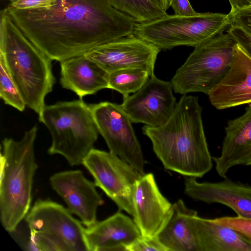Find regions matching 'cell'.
<instances>
[{"label": "cell", "instance_id": "obj_25", "mask_svg": "<svg viewBox=\"0 0 251 251\" xmlns=\"http://www.w3.org/2000/svg\"><path fill=\"white\" fill-rule=\"evenodd\" d=\"M212 220L220 225L228 227L235 230L251 243V218L239 216H224L212 219Z\"/></svg>", "mask_w": 251, "mask_h": 251}, {"label": "cell", "instance_id": "obj_27", "mask_svg": "<svg viewBox=\"0 0 251 251\" xmlns=\"http://www.w3.org/2000/svg\"><path fill=\"white\" fill-rule=\"evenodd\" d=\"M230 26L239 27L251 35V6L229 14Z\"/></svg>", "mask_w": 251, "mask_h": 251}, {"label": "cell", "instance_id": "obj_19", "mask_svg": "<svg viewBox=\"0 0 251 251\" xmlns=\"http://www.w3.org/2000/svg\"><path fill=\"white\" fill-rule=\"evenodd\" d=\"M60 83L80 98L108 89L109 73L84 54L60 62Z\"/></svg>", "mask_w": 251, "mask_h": 251}, {"label": "cell", "instance_id": "obj_13", "mask_svg": "<svg viewBox=\"0 0 251 251\" xmlns=\"http://www.w3.org/2000/svg\"><path fill=\"white\" fill-rule=\"evenodd\" d=\"M52 189L63 200L67 208L88 227L98 220L97 212L104 201L94 182L88 179L82 171L69 170L56 173L50 178Z\"/></svg>", "mask_w": 251, "mask_h": 251}, {"label": "cell", "instance_id": "obj_20", "mask_svg": "<svg viewBox=\"0 0 251 251\" xmlns=\"http://www.w3.org/2000/svg\"><path fill=\"white\" fill-rule=\"evenodd\" d=\"M197 214L181 200L173 204L167 221L156 236L167 251H199L192 223Z\"/></svg>", "mask_w": 251, "mask_h": 251}, {"label": "cell", "instance_id": "obj_22", "mask_svg": "<svg viewBox=\"0 0 251 251\" xmlns=\"http://www.w3.org/2000/svg\"><path fill=\"white\" fill-rule=\"evenodd\" d=\"M149 72L142 68H128L109 74L108 89L120 93L125 99L138 91L149 79Z\"/></svg>", "mask_w": 251, "mask_h": 251}, {"label": "cell", "instance_id": "obj_2", "mask_svg": "<svg viewBox=\"0 0 251 251\" xmlns=\"http://www.w3.org/2000/svg\"><path fill=\"white\" fill-rule=\"evenodd\" d=\"M199 99L182 95L163 125L142 128L164 167L186 176L202 177L212 168Z\"/></svg>", "mask_w": 251, "mask_h": 251}, {"label": "cell", "instance_id": "obj_16", "mask_svg": "<svg viewBox=\"0 0 251 251\" xmlns=\"http://www.w3.org/2000/svg\"><path fill=\"white\" fill-rule=\"evenodd\" d=\"M186 176L184 193L193 200L218 203L232 209L237 216L251 218V186L227 177L217 182H199Z\"/></svg>", "mask_w": 251, "mask_h": 251}, {"label": "cell", "instance_id": "obj_23", "mask_svg": "<svg viewBox=\"0 0 251 251\" xmlns=\"http://www.w3.org/2000/svg\"><path fill=\"white\" fill-rule=\"evenodd\" d=\"M115 9L131 17L136 23L164 17L167 12L149 0H107Z\"/></svg>", "mask_w": 251, "mask_h": 251}, {"label": "cell", "instance_id": "obj_7", "mask_svg": "<svg viewBox=\"0 0 251 251\" xmlns=\"http://www.w3.org/2000/svg\"><path fill=\"white\" fill-rule=\"evenodd\" d=\"M236 42L228 33H220L195 47L171 79L174 91L208 95L228 71Z\"/></svg>", "mask_w": 251, "mask_h": 251}, {"label": "cell", "instance_id": "obj_24", "mask_svg": "<svg viewBox=\"0 0 251 251\" xmlns=\"http://www.w3.org/2000/svg\"><path fill=\"white\" fill-rule=\"evenodd\" d=\"M0 97L4 103L23 112L26 104L0 56Z\"/></svg>", "mask_w": 251, "mask_h": 251}, {"label": "cell", "instance_id": "obj_8", "mask_svg": "<svg viewBox=\"0 0 251 251\" xmlns=\"http://www.w3.org/2000/svg\"><path fill=\"white\" fill-rule=\"evenodd\" d=\"M25 221L33 250L88 251L81 221L67 208L50 200L38 199L31 206Z\"/></svg>", "mask_w": 251, "mask_h": 251}, {"label": "cell", "instance_id": "obj_32", "mask_svg": "<svg viewBox=\"0 0 251 251\" xmlns=\"http://www.w3.org/2000/svg\"><path fill=\"white\" fill-rule=\"evenodd\" d=\"M151 2L166 11L170 7V0H149Z\"/></svg>", "mask_w": 251, "mask_h": 251}, {"label": "cell", "instance_id": "obj_21", "mask_svg": "<svg viewBox=\"0 0 251 251\" xmlns=\"http://www.w3.org/2000/svg\"><path fill=\"white\" fill-rule=\"evenodd\" d=\"M192 223L199 251H251V243L235 230L212 219L193 217Z\"/></svg>", "mask_w": 251, "mask_h": 251}, {"label": "cell", "instance_id": "obj_10", "mask_svg": "<svg viewBox=\"0 0 251 251\" xmlns=\"http://www.w3.org/2000/svg\"><path fill=\"white\" fill-rule=\"evenodd\" d=\"M99 132L109 151L144 175V159L132 122L120 105L109 101L89 104Z\"/></svg>", "mask_w": 251, "mask_h": 251}, {"label": "cell", "instance_id": "obj_12", "mask_svg": "<svg viewBox=\"0 0 251 251\" xmlns=\"http://www.w3.org/2000/svg\"><path fill=\"white\" fill-rule=\"evenodd\" d=\"M160 50L134 35H127L97 47L84 55L108 73L128 68L147 70L154 75L157 56Z\"/></svg>", "mask_w": 251, "mask_h": 251}, {"label": "cell", "instance_id": "obj_18", "mask_svg": "<svg viewBox=\"0 0 251 251\" xmlns=\"http://www.w3.org/2000/svg\"><path fill=\"white\" fill-rule=\"evenodd\" d=\"M225 132L221 155L212 157L217 174L224 178L234 166H251V104L243 115L228 122Z\"/></svg>", "mask_w": 251, "mask_h": 251}, {"label": "cell", "instance_id": "obj_33", "mask_svg": "<svg viewBox=\"0 0 251 251\" xmlns=\"http://www.w3.org/2000/svg\"><path fill=\"white\" fill-rule=\"evenodd\" d=\"M8 0L10 2H12V1H13L14 0Z\"/></svg>", "mask_w": 251, "mask_h": 251}, {"label": "cell", "instance_id": "obj_11", "mask_svg": "<svg viewBox=\"0 0 251 251\" xmlns=\"http://www.w3.org/2000/svg\"><path fill=\"white\" fill-rule=\"evenodd\" d=\"M173 90L171 82L154 75L138 91L123 99L120 106L132 123L159 126L168 120L175 108Z\"/></svg>", "mask_w": 251, "mask_h": 251}, {"label": "cell", "instance_id": "obj_5", "mask_svg": "<svg viewBox=\"0 0 251 251\" xmlns=\"http://www.w3.org/2000/svg\"><path fill=\"white\" fill-rule=\"evenodd\" d=\"M38 120L51 134L48 153L61 155L71 166L82 165L99 133L89 104L81 98L58 101L45 105Z\"/></svg>", "mask_w": 251, "mask_h": 251}, {"label": "cell", "instance_id": "obj_30", "mask_svg": "<svg viewBox=\"0 0 251 251\" xmlns=\"http://www.w3.org/2000/svg\"><path fill=\"white\" fill-rule=\"evenodd\" d=\"M170 6L176 15L191 16L198 13L193 9L188 0H170Z\"/></svg>", "mask_w": 251, "mask_h": 251}, {"label": "cell", "instance_id": "obj_29", "mask_svg": "<svg viewBox=\"0 0 251 251\" xmlns=\"http://www.w3.org/2000/svg\"><path fill=\"white\" fill-rule=\"evenodd\" d=\"M56 0H16L9 5L17 9H34L46 8L52 5Z\"/></svg>", "mask_w": 251, "mask_h": 251}, {"label": "cell", "instance_id": "obj_14", "mask_svg": "<svg viewBox=\"0 0 251 251\" xmlns=\"http://www.w3.org/2000/svg\"><path fill=\"white\" fill-rule=\"evenodd\" d=\"M133 220L142 236L155 237L167 221L172 205L160 191L151 173L140 176L132 196Z\"/></svg>", "mask_w": 251, "mask_h": 251}, {"label": "cell", "instance_id": "obj_1", "mask_svg": "<svg viewBox=\"0 0 251 251\" xmlns=\"http://www.w3.org/2000/svg\"><path fill=\"white\" fill-rule=\"evenodd\" d=\"M5 9L35 46L59 62L132 34L136 24L107 0H56L46 8Z\"/></svg>", "mask_w": 251, "mask_h": 251}, {"label": "cell", "instance_id": "obj_4", "mask_svg": "<svg viewBox=\"0 0 251 251\" xmlns=\"http://www.w3.org/2000/svg\"><path fill=\"white\" fill-rule=\"evenodd\" d=\"M36 125L17 141L6 137L0 157V220L8 232H14L31 208L33 178L38 168L34 143Z\"/></svg>", "mask_w": 251, "mask_h": 251}, {"label": "cell", "instance_id": "obj_31", "mask_svg": "<svg viewBox=\"0 0 251 251\" xmlns=\"http://www.w3.org/2000/svg\"><path fill=\"white\" fill-rule=\"evenodd\" d=\"M228 1L231 6L230 14L251 6V0H228Z\"/></svg>", "mask_w": 251, "mask_h": 251}, {"label": "cell", "instance_id": "obj_28", "mask_svg": "<svg viewBox=\"0 0 251 251\" xmlns=\"http://www.w3.org/2000/svg\"><path fill=\"white\" fill-rule=\"evenodd\" d=\"M227 33L251 57V35L239 27L229 26Z\"/></svg>", "mask_w": 251, "mask_h": 251}, {"label": "cell", "instance_id": "obj_6", "mask_svg": "<svg viewBox=\"0 0 251 251\" xmlns=\"http://www.w3.org/2000/svg\"><path fill=\"white\" fill-rule=\"evenodd\" d=\"M229 14L206 12L191 16H166L136 23L133 34L160 50L179 46L196 47L230 26Z\"/></svg>", "mask_w": 251, "mask_h": 251}, {"label": "cell", "instance_id": "obj_3", "mask_svg": "<svg viewBox=\"0 0 251 251\" xmlns=\"http://www.w3.org/2000/svg\"><path fill=\"white\" fill-rule=\"evenodd\" d=\"M0 56L26 105L40 115L55 83L52 60L27 38L5 8L0 13Z\"/></svg>", "mask_w": 251, "mask_h": 251}, {"label": "cell", "instance_id": "obj_34", "mask_svg": "<svg viewBox=\"0 0 251 251\" xmlns=\"http://www.w3.org/2000/svg\"></svg>", "mask_w": 251, "mask_h": 251}, {"label": "cell", "instance_id": "obj_9", "mask_svg": "<svg viewBox=\"0 0 251 251\" xmlns=\"http://www.w3.org/2000/svg\"><path fill=\"white\" fill-rule=\"evenodd\" d=\"M101 189L121 210L133 217L134 187L141 176L129 164L118 156L93 148L82 164Z\"/></svg>", "mask_w": 251, "mask_h": 251}, {"label": "cell", "instance_id": "obj_15", "mask_svg": "<svg viewBox=\"0 0 251 251\" xmlns=\"http://www.w3.org/2000/svg\"><path fill=\"white\" fill-rule=\"evenodd\" d=\"M208 95L219 110L251 102V57L237 43L228 71Z\"/></svg>", "mask_w": 251, "mask_h": 251}, {"label": "cell", "instance_id": "obj_26", "mask_svg": "<svg viewBox=\"0 0 251 251\" xmlns=\"http://www.w3.org/2000/svg\"><path fill=\"white\" fill-rule=\"evenodd\" d=\"M127 251H167L156 237L141 236L127 248Z\"/></svg>", "mask_w": 251, "mask_h": 251}, {"label": "cell", "instance_id": "obj_17", "mask_svg": "<svg viewBox=\"0 0 251 251\" xmlns=\"http://www.w3.org/2000/svg\"><path fill=\"white\" fill-rule=\"evenodd\" d=\"M84 234L88 251H127L142 236L134 220L120 212L86 227Z\"/></svg>", "mask_w": 251, "mask_h": 251}]
</instances>
